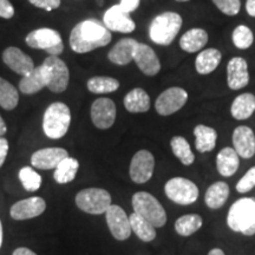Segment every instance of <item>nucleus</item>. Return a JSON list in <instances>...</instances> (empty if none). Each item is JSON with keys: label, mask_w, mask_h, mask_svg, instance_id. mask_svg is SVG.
<instances>
[{"label": "nucleus", "mask_w": 255, "mask_h": 255, "mask_svg": "<svg viewBox=\"0 0 255 255\" xmlns=\"http://www.w3.org/2000/svg\"><path fill=\"white\" fill-rule=\"evenodd\" d=\"M19 180L27 191H36L41 186V176L31 167H24L19 170Z\"/></svg>", "instance_id": "e433bc0d"}, {"label": "nucleus", "mask_w": 255, "mask_h": 255, "mask_svg": "<svg viewBox=\"0 0 255 255\" xmlns=\"http://www.w3.org/2000/svg\"><path fill=\"white\" fill-rule=\"evenodd\" d=\"M131 203L133 213L148 220L155 228L164 227L167 223V213L154 195L146 191H138L133 194Z\"/></svg>", "instance_id": "39448f33"}, {"label": "nucleus", "mask_w": 255, "mask_h": 255, "mask_svg": "<svg viewBox=\"0 0 255 255\" xmlns=\"http://www.w3.org/2000/svg\"><path fill=\"white\" fill-rule=\"evenodd\" d=\"M98 4L102 5V4H103V1H102V0H98Z\"/></svg>", "instance_id": "3c124183"}, {"label": "nucleus", "mask_w": 255, "mask_h": 255, "mask_svg": "<svg viewBox=\"0 0 255 255\" xmlns=\"http://www.w3.org/2000/svg\"><path fill=\"white\" fill-rule=\"evenodd\" d=\"M164 193L168 199L180 206H189L199 199V188L184 177H173L165 183Z\"/></svg>", "instance_id": "0eeeda50"}, {"label": "nucleus", "mask_w": 255, "mask_h": 255, "mask_svg": "<svg viewBox=\"0 0 255 255\" xmlns=\"http://www.w3.org/2000/svg\"><path fill=\"white\" fill-rule=\"evenodd\" d=\"M78 169H79V163L77 159L70 157L69 156V157L63 159V161L57 165L55 174H53V177H55L56 182L59 184L69 183L75 180Z\"/></svg>", "instance_id": "7c9ffc66"}, {"label": "nucleus", "mask_w": 255, "mask_h": 255, "mask_svg": "<svg viewBox=\"0 0 255 255\" xmlns=\"http://www.w3.org/2000/svg\"><path fill=\"white\" fill-rule=\"evenodd\" d=\"M26 44L32 49L44 50L50 56H59L64 50L63 39L59 32L52 28H38V30L31 31L27 34Z\"/></svg>", "instance_id": "6e6552de"}, {"label": "nucleus", "mask_w": 255, "mask_h": 255, "mask_svg": "<svg viewBox=\"0 0 255 255\" xmlns=\"http://www.w3.org/2000/svg\"><path fill=\"white\" fill-rule=\"evenodd\" d=\"M213 2L223 14L229 15V17L239 14L241 8L240 0H213Z\"/></svg>", "instance_id": "4c0bfd02"}, {"label": "nucleus", "mask_w": 255, "mask_h": 255, "mask_svg": "<svg viewBox=\"0 0 255 255\" xmlns=\"http://www.w3.org/2000/svg\"><path fill=\"white\" fill-rule=\"evenodd\" d=\"M222 55L216 49H206L201 51L195 59V70L199 75H209L221 63Z\"/></svg>", "instance_id": "cd10ccee"}, {"label": "nucleus", "mask_w": 255, "mask_h": 255, "mask_svg": "<svg viewBox=\"0 0 255 255\" xmlns=\"http://www.w3.org/2000/svg\"><path fill=\"white\" fill-rule=\"evenodd\" d=\"M76 205L88 214H105L111 206V195L109 191L102 188H87L76 195Z\"/></svg>", "instance_id": "423d86ee"}, {"label": "nucleus", "mask_w": 255, "mask_h": 255, "mask_svg": "<svg viewBox=\"0 0 255 255\" xmlns=\"http://www.w3.org/2000/svg\"><path fill=\"white\" fill-rule=\"evenodd\" d=\"M208 255H226V254L225 252L220 250V248H213V250L208 253Z\"/></svg>", "instance_id": "de8ad7c7"}, {"label": "nucleus", "mask_w": 255, "mask_h": 255, "mask_svg": "<svg viewBox=\"0 0 255 255\" xmlns=\"http://www.w3.org/2000/svg\"><path fill=\"white\" fill-rule=\"evenodd\" d=\"M2 62L7 65L12 71L21 76H26L33 71L34 66L33 59L30 56L25 55L20 49L15 46H8L2 52Z\"/></svg>", "instance_id": "f3484780"}, {"label": "nucleus", "mask_w": 255, "mask_h": 255, "mask_svg": "<svg viewBox=\"0 0 255 255\" xmlns=\"http://www.w3.org/2000/svg\"><path fill=\"white\" fill-rule=\"evenodd\" d=\"M178 2H186V1H189V0H176Z\"/></svg>", "instance_id": "8fccbe9b"}, {"label": "nucleus", "mask_w": 255, "mask_h": 255, "mask_svg": "<svg viewBox=\"0 0 255 255\" xmlns=\"http://www.w3.org/2000/svg\"><path fill=\"white\" fill-rule=\"evenodd\" d=\"M170 148L182 164L191 165L195 161V155L191 151L189 142L184 137L174 136L170 139Z\"/></svg>", "instance_id": "473e14b6"}, {"label": "nucleus", "mask_w": 255, "mask_h": 255, "mask_svg": "<svg viewBox=\"0 0 255 255\" xmlns=\"http://www.w3.org/2000/svg\"><path fill=\"white\" fill-rule=\"evenodd\" d=\"M45 87H47V73L44 64L36 66L33 71L23 76L19 82V90L25 95L37 94Z\"/></svg>", "instance_id": "412c9836"}, {"label": "nucleus", "mask_w": 255, "mask_h": 255, "mask_svg": "<svg viewBox=\"0 0 255 255\" xmlns=\"http://www.w3.org/2000/svg\"><path fill=\"white\" fill-rule=\"evenodd\" d=\"M139 1H141V0H121L120 6L124 12L130 14L138 8Z\"/></svg>", "instance_id": "79ce46f5"}, {"label": "nucleus", "mask_w": 255, "mask_h": 255, "mask_svg": "<svg viewBox=\"0 0 255 255\" xmlns=\"http://www.w3.org/2000/svg\"><path fill=\"white\" fill-rule=\"evenodd\" d=\"M229 197V186L223 181L213 183L205 194V202L210 209H219L227 202Z\"/></svg>", "instance_id": "c85d7f7f"}, {"label": "nucleus", "mask_w": 255, "mask_h": 255, "mask_svg": "<svg viewBox=\"0 0 255 255\" xmlns=\"http://www.w3.org/2000/svg\"><path fill=\"white\" fill-rule=\"evenodd\" d=\"M12 255H37V254L34 253L33 251L28 250L26 247H19L13 252V254Z\"/></svg>", "instance_id": "c03bdc74"}, {"label": "nucleus", "mask_w": 255, "mask_h": 255, "mask_svg": "<svg viewBox=\"0 0 255 255\" xmlns=\"http://www.w3.org/2000/svg\"><path fill=\"white\" fill-rule=\"evenodd\" d=\"M138 41L132 38H123L108 53V58L116 65H128L133 60V52Z\"/></svg>", "instance_id": "4be33fe9"}, {"label": "nucleus", "mask_w": 255, "mask_h": 255, "mask_svg": "<svg viewBox=\"0 0 255 255\" xmlns=\"http://www.w3.org/2000/svg\"><path fill=\"white\" fill-rule=\"evenodd\" d=\"M108 227L111 235L119 241L128 240L131 235V226H130L129 216L117 205H111L105 212Z\"/></svg>", "instance_id": "f8f14e48"}, {"label": "nucleus", "mask_w": 255, "mask_h": 255, "mask_svg": "<svg viewBox=\"0 0 255 255\" xmlns=\"http://www.w3.org/2000/svg\"><path fill=\"white\" fill-rule=\"evenodd\" d=\"M155 169L154 155L149 150H138L130 162L129 175L132 182L137 184L146 183L151 180Z\"/></svg>", "instance_id": "9b49d317"}, {"label": "nucleus", "mask_w": 255, "mask_h": 255, "mask_svg": "<svg viewBox=\"0 0 255 255\" xmlns=\"http://www.w3.org/2000/svg\"><path fill=\"white\" fill-rule=\"evenodd\" d=\"M104 26L109 31L120 33H131L135 31L136 24L129 13L124 12L120 5L111 6L103 15Z\"/></svg>", "instance_id": "4468645a"}, {"label": "nucleus", "mask_w": 255, "mask_h": 255, "mask_svg": "<svg viewBox=\"0 0 255 255\" xmlns=\"http://www.w3.org/2000/svg\"><path fill=\"white\" fill-rule=\"evenodd\" d=\"M111 41V32L95 19L78 23L70 34V46L77 53H87L107 46Z\"/></svg>", "instance_id": "f257e3e1"}, {"label": "nucleus", "mask_w": 255, "mask_h": 255, "mask_svg": "<svg viewBox=\"0 0 255 255\" xmlns=\"http://www.w3.org/2000/svg\"><path fill=\"white\" fill-rule=\"evenodd\" d=\"M234 45L240 50H246L253 45L254 34L252 30L246 25H239L234 28L232 36Z\"/></svg>", "instance_id": "c9c22d12"}, {"label": "nucleus", "mask_w": 255, "mask_h": 255, "mask_svg": "<svg viewBox=\"0 0 255 255\" xmlns=\"http://www.w3.org/2000/svg\"><path fill=\"white\" fill-rule=\"evenodd\" d=\"M240 167V156L234 148H223L216 156V169L223 177H231Z\"/></svg>", "instance_id": "5701e85b"}, {"label": "nucleus", "mask_w": 255, "mask_h": 255, "mask_svg": "<svg viewBox=\"0 0 255 255\" xmlns=\"http://www.w3.org/2000/svg\"><path fill=\"white\" fill-rule=\"evenodd\" d=\"M46 209V203L39 196L28 197V199L18 201L11 207L9 214L13 220H30L43 214Z\"/></svg>", "instance_id": "2eb2a0df"}, {"label": "nucleus", "mask_w": 255, "mask_h": 255, "mask_svg": "<svg viewBox=\"0 0 255 255\" xmlns=\"http://www.w3.org/2000/svg\"><path fill=\"white\" fill-rule=\"evenodd\" d=\"M250 83L248 64L242 57H234L227 65V84L232 90H240Z\"/></svg>", "instance_id": "a211bd4d"}, {"label": "nucleus", "mask_w": 255, "mask_h": 255, "mask_svg": "<svg viewBox=\"0 0 255 255\" xmlns=\"http://www.w3.org/2000/svg\"><path fill=\"white\" fill-rule=\"evenodd\" d=\"M203 220L199 214H187L180 216L175 222V231L181 237H190L202 227Z\"/></svg>", "instance_id": "2f4dec72"}, {"label": "nucleus", "mask_w": 255, "mask_h": 255, "mask_svg": "<svg viewBox=\"0 0 255 255\" xmlns=\"http://www.w3.org/2000/svg\"><path fill=\"white\" fill-rule=\"evenodd\" d=\"M233 146L242 158H252L255 155V135L247 126L235 128L233 131Z\"/></svg>", "instance_id": "aec40b11"}, {"label": "nucleus", "mask_w": 255, "mask_h": 255, "mask_svg": "<svg viewBox=\"0 0 255 255\" xmlns=\"http://www.w3.org/2000/svg\"><path fill=\"white\" fill-rule=\"evenodd\" d=\"M246 11L251 17H255V0H247Z\"/></svg>", "instance_id": "a18cd8bd"}, {"label": "nucleus", "mask_w": 255, "mask_h": 255, "mask_svg": "<svg viewBox=\"0 0 255 255\" xmlns=\"http://www.w3.org/2000/svg\"><path fill=\"white\" fill-rule=\"evenodd\" d=\"M91 121L98 129L105 130L114 126L116 121V104L107 97L97 98L91 104Z\"/></svg>", "instance_id": "ddd939ff"}, {"label": "nucleus", "mask_w": 255, "mask_h": 255, "mask_svg": "<svg viewBox=\"0 0 255 255\" xmlns=\"http://www.w3.org/2000/svg\"><path fill=\"white\" fill-rule=\"evenodd\" d=\"M14 15V7L8 0H0V18L11 19Z\"/></svg>", "instance_id": "a19ab883"}, {"label": "nucleus", "mask_w": 255, "mask_h": 255, "mask_svg": "<svg viewBox=\"0 0 255 255\" xmlns=\"http://www.w3.org/2000/svg\"><path fill=\"white\" fill-rule=\"evenodd\" d=\"M133 60L137 68L149 77H154L161 70V63L155 51L146 44H137L135 52H133Z\"/></svg>", "instance_id": "dca6fc26"}, {"label": "nucleus", "mask_w": 255, "mask_h": 255, "mask_svg": "<svg viewBox=\"0 0 255 255\" xmlns=\"http://www.w3.org/2000/svg\"><path fill=\"white\" fill-rule=\"evenodd\" d=\"M7 131V128H6V123L5 121L2 120V117L0 116V137H2Z\"/></svg>", "instance_id": "49530a36"}, {"label": "nucleus", "mask_w": 255, "mask_h": 255, "mask_svg": "<svg viewBox=\"0 0 255 255\" xmlns=\"http://www.w3.org/2000/svg\"><path fill=\"white\" fill-rule=\"evenodd\" d=\"M124 107L131 114L146 113L150 109V97L141 88L132 89L124 97Z\"/></svg>", "instance_id": "393cba45"}, {"label": "nucleus", "mask_w": 255, "mask_h": 255, "mask_svg": "<svg viewBox=\"0 0 255 255\" xmlns=\"http://www.w3.org/2000/svg\"><path fill=\"white\" fill-rule=\"evenodd\" d=\"M255 111V96L251 92L239 95L233 101L231 107V114L233 119L238 121H245L253 115Z\"/></svg>", "instance_id": "bb28decb"}, {"label": "nucleus", "mask_w": 255, "mask_h": 255, "mask_svg": "<svg viewBox=\"0 0 255 255\" xmlns=\"http://www.w3.org/2000/svg\"><path fill=\"white\" fill-rule=\"evenodd\" d=\"M69 157V152L63 148H44L33 152L31 156V163L34 168L50 170L56 169L63 159Z\"/></svg>", "instance_id": "6ab92c4d"}, {"label": "nucleus", "mask_w": 255, "mask_h": 255, "mask_svg": "<svg viewBox=\"0 0 255 255\" xmlns=\"http://www.w3.org/2000/svg\"><path fill=\"white\" fill-rule=\"evenodd\" d=\"M47 73V89L55 94H62L68 89L70 73L68 65L58 56H49L43 62Z\"/></svg>", "instance_id": "1a4fd4ad"}, {"label": "nucleus", "mask_w": 255, "mask_h": 255, "mask_svg": "<svg viewBox=\"0 0 255 255\" xmlns=\"http://www.w3.org/2000/svg\"><path fill=\"white\" fill-rule=\"evenodd\" d=\"M8 141L5 138V137H0V168L4 164L6 156L8 154Z\"/></svg>", "instance_id": "37998d69"}, {"label": "nucleus", "mask_w": 255, "mask_h": 255, "mask_svg": "<svg viewBox=\"0 0 255 255\" xmlns=\"http://www.w3.org/2000/svg\"><path fill=\"white\" fill-rule=\"evenodd\" d=\"M227 225L245 237L255 235V197H241L229 208Z\"/></svg>", "instance_id": "f03ea898"}, {"label": "nucleus", "mask_w": 255, "mask_h": 255, "mask_svg": "<svg viewBox=\"0 0 255 255\" xmlns=\"http://www.w3.org/2000/svg\"><path fill=\"white\" fill-rule=\"evenodd\" d=\"M208 33L200 27L191 28L180 38V47L188 53L199 52L208 43Z\"/></svg>", "instance_id": "b1692460"}, {"label": "nucleus", "mask_w": 255, "mask_h": 255, "mask_svg": "<svg viewBox=\"0 0 255 255\" xmlns=\"http://www.w3.org/2000/svg\"><path fill=\"white\" fill-rule=\"evenodd\" d=\"M19 94L11 83L0 77V107L5 110H13L18 105Z\"/></svg>", "instance_id": "f704fd0d"}, {"label": "nucleus", "mask_w": 255, "mask_h": 255, "mask_svg": "<svg viewBox=\"0 0 255 255\" xmlns=\"http://www.w3.org/2000/svg\"><path fill=\"white\" fill-rule=\"evenodd\" d=\"M2 245V223H1V220H0V247H1Z\"/></svg>", "instance_id": "09e8293b"}, {"label": "nucleus", "mask_w": 255, "mask_h": 255, "mask_svg": "<svg viewBox=\"0 0 255 255\" xmlns=\"http://www.w3.org/2000/svg\"><path fill=\"white\" fill-rule=\"evenodd\" d=\"M182 27V17L176 12H163L152 19L149 37L155 44L168 46L173 43Z\"/></svg>", "instance_id": "7ed1b4c3"}, {"label": "nucleus", "mask_w": 255, "mask_h": 255, "mask_svg": "<svg viewBox=\"0 0 255 255\" xmlns=\"http://www.w3.org/2000/svg\"><path fill=\"white\" fill-rule=\"evenodd\" d=\"M28 1L36 7L46 9V11H52L60 6V0H28Z\"/></svg>", "instance_id": "ea45409f"}, {"label": "nucleus", "mask_w": 255, "mask_h": 255, "mask_svg": "<svg viewBox=\"0 0 255 255\" xmlns=\"http://www.w3.org/2000/svg\"><path fill=\"white\" fill-rule=\"evenodd\" d=\"M194 136H195V148L197 151L203 154L214 150L218 141V132L214 128L199 124L194 128Z\"/></svg>", "instance_id": "a878e982"}, {"label": "nucleus", "mask_w": 255, "mask_h": 255, "mask_svg": "<svg viewBox=\"0 0 255 255\" xmlns=\"http://www.w3.org/2000/svg\"><path fill=\"white\" fill-rule=\"evenodd\" d=\"M131 231L135 233L136 237L143 242H151L156 239V228L148 220L142 218L141 215L132 213L129 216Z\"/></svg>", "instance_id": "c756f323"}, {"label": "nucleus", "mask_w": 255, "mask_h": 255, "mask_svg": "<svg viewBox=\"0 0 255 255\" xmlns=\"http://www.w3.org/2000/svg\"><path fill=\"white\" fill-rule=\"evenodd\" d=\"M255 187V165L252 167L246 174L242 176L239 182L235 186L238 193L240 194H246L248 191H251Z\"/></svg>", "instance_id": "58836bf2"}, {"label": "nucleus", "mask_w": 255, "mask_h": 255, "mask_svg": "<svg viewBox=\"0 0 255 255\" xmlns=\"http://www.w3.org/2000/svg\"><path fill=\"white\" fill-rule=\"evenodd\" d=\"M71 123V111L65 103L55 102L44 113L43 129L49 138L59 139L66 135Z\"/></svg>", "instance_id": "20e7f679"}, {"label": "nucleus", "mask_w": 255, "mask_h": 255, "mask_svg": "<svg viewBox=\"0 0 255 255\" xmlns=\"http://www.w3.org/2000/svg\"><path fill=\"white\" fill-rule=\"evenodd\" d=\"M188 101V92L182 88L173 87L164 90L155 102V109L161 116H170L184 107Z\"/></svg>", "instance_id": "9d476101"}, {"label": "nucleus", "mask_w": 255, "mask_h": 255, "mask_svg": "<svg viewBox=\"0 0 255 255\" xmlns=\"http://www.w3.org/2000/svg\"><path fill=\"white\" fill-rule=\"evenodd\" d=\"M88 90L92 94H110L119 90L120 82L116 78L105 77V76H97L92 77L87 83Z\"/></svg>", "instance_id": "72a5a7b5"}]
</instances>
